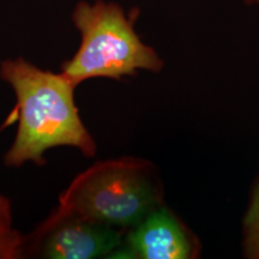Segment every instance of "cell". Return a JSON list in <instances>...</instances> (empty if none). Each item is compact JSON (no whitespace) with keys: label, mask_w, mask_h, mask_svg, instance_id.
Returning <instances> with one entry per match:
<instances>
[{"label":"cell","mask_w":259,"mask_h":259,"mask_svg":"<svg viewBox=\"0 0 259 259\" xmlns=\"http://www.w3.org/2000/svg\"><path fill=\"white\" fill-rule=\"evenodd\" d=\"M124 234L120 229L56 208L31 234L25 235V257L109 258L121 245Z\"/></svg>","instance_id":"cell-4"},{"label":"cell","mask_w":259,"mask_h":259,"mask_svg":"<svg viewBox=\"0 0 259 259\" xmlns=\"http://www.w3.org/2000/svg\"><path fill=\"white\" fill-rule=\"evenodd\" d=\"M138 12H127L115 2L80 0L71 19L79 31L80 45L60 72L74 87L92 78L122 80L139 71L160 73L164 60L136 31Z\"/></svg>","instance_id":"cell-2"},{"label":"cell","mask_w":259,"mask_h":259,"mask_svg":"<svg viewBox=\"0 0 259 259\" xmlns=\"http://www.w3.org/2000/svg\"><path fill=\"white\" fill-rule=\"evenodd\" d=\"M246 5H259V0H244Z\"/></svg>","instance_id":"cell-8"},{"label":"cell","mask_w":259,"mask_h":259,"mask_svg":"<svg viewBox=\"0 0 259 259\" xmlns=\"http://www.w3.org/2000/svg\"><path fill=\"white\" fill-rule=\"evenodd\" d=\"M25 257V235L14 226L12 203L0 192V259Z\"/></svg>","instance_id":"cell-6"},{"label":"cell","mask_w":259,"mask_h":259,"mask_svg":"<svg viewBox=\"0 0 259 259\" xmlns=\"http://www.w3.org/2000/svg\"><path fill=\"white\" fill-rule=\"evenodd\" d=\"M162 204L158 168L145 158L122 156L96 161L77 174L57 209L126 232Z\"/></svg>","instance_id":"cell-3"},{"label":"cell","mask_w":259,"mask_h":259,"mask_svg":"<svg viewBox=\"0 0 259 259\" xmlns=\"http://www.w3.org/2000/svg\"><path fill=\"white\" fill-rule=\"evenodd\" d=\"M241 251L247 259H259V173L252 183L241 221Z\"/></svg>","instance_id":"cell-7"},{"label":"cell","mask_w":259,"mask_h":259,"mask_svg":"<svg viewBox=\"0 0 259 259\" xmlns=\"http://www.w3.org/2000/svg\"><path fill=\"white\" fill-rule=\"evenodd\" d=\"M200 241L166 203L127 229L108 259H196Z\"/></svg>","instance_id":"cell-5"},{"label":"cell","mask_w":259,"mask_h":259,"mask_svg":"<svg viewBox=\"0 0 259 259\" xmlns=\"http://www.w3.org/2000/svg\"><path fill=\"white\" fill-rule=\"evenodd\" d=\"M0 79L16 96L18 128L3 161L8 168L27 162L46 163L45 153L70 147L83 156H96L95 138L84 125L74 101V87L63 74L42 70L23 57L0 63Z\"/></svg>","instance_id":"cell-1"}]
</instances>
